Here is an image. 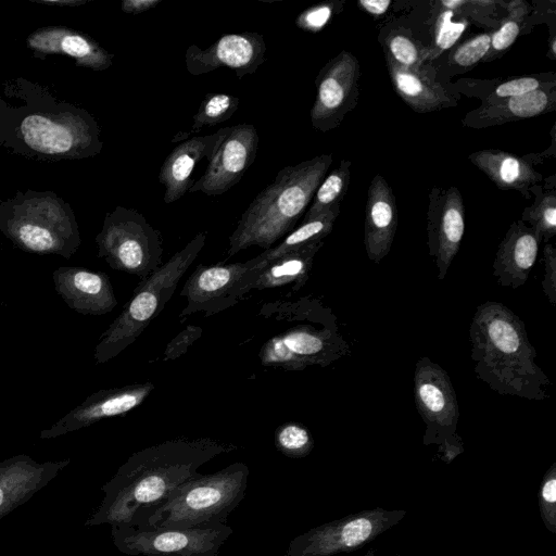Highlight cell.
Instances as JSON below:
<instances>
[{
	"label": "cell",
	"instance_id": "obj_1",
	"mask_svg": "<svg viewBox=\"0 0 556 556\" xmlns=\"http://www.w3.org/2000/svg\"><path fill=\"white\" fill-rule=\"evenodd\" d=\"M0 146L31 160L63 161L93 157L103 142L99 124L87 110L15 77L2 84Z\"/></svg>",
	"mask_w": 556,
	"mask_h": 556
},
{
	"label": "cell",
	"instance_id": "obj_2",
	"mask_svg": "<svg viewBox=\"0 0 556 556\" xmlns=\"http://www.w3.org/2000/svg\"><path fill=\"white\" fill-rule=\"evenodd\" d=\"M476 376L501 395L541 401L552 382L535 363L536 350L525 323L501 302L477 306L469 325Z\"/></svg>",
	"mask_w": 556,
	"mask_h": 556
},
{
	"label": "cell",
	"instance_id": "obj_3",
	"mask_svg": "<svg viewBox=\"0 0 556 556\" xmlns=\"http://www.w3.org/2000/svg\"><path fill=\"white\" fill-rule=\"evenodd\" d=\"M237 448L211 438H176L134 453L113 481L108 517L130 526L138 509L161 502L202 465Z\"/></svg>",
	"mask_w": 556,
	"mask_h": 556
},
{
	"label": "cell",
	"instance_id": "obj_4",
	"mask_svg": "<svg viewBox=\"0 0 556 556\" xmlns=\"http://www.w3.org/2000/svg\"><path fill=\"white\" fill-rule=\"evenodd\" d=\"M331 164L332 154H321L280 169L242 213L229 237L227 255L253 245L268 250L290 233Z\"/></svg>",
	"mask_w": 556,
	"mask_h": 556
},
{
	"label": "cell",
	"instance_id": "obj_5",
	"mask_svg": "<svg viewBox=\"0 0 556 556\" xmlns=\"http://www.w3.org/2000/svg\"><path fill=\"white\" fill-rule=\"evenodd\" d=\"M250 469L236 462L214 472L198 473L161 502L138 509L128 527L137 529L192 528L227 523L245 496Z\"/></svg>",
	"mask_w": 556,
	"mask_h": 556
},
{
	"label": "cell",
	"instance_id": "obj_6",
	"mask_svg": "<svg viewBox=\"0 0 556 556\" xmlns=\"http://www.w3.org/2000/svg\"><path fill=\"white\" fill-rule=\"evenodd\" d=\"M0 231L24 252L66 260L81 243L73 208L50 190L17 191L0 201Z\"/></svg>",
	"mask_w": 556,
	"mask_h": 556
},
{
	"label": "cell",
	"instance_id": "obj_7",
	"mask_svg": "<svg viewBox=\"0 0 556 556\" xmlns=\"http://www.w3.org/2000/svg\"><path fill=\"white\" fill-rule=\"evenodd\" d=\"M205 241L206 232L197 233L159 269L139 281L119 315L100 336L93 351L97 364H104L121 354L157 317Z\"/></svg>",
	"mask_w": 556,
	"mask_h": 556
},
{
	"label": "cell",
	"instance_id": "obj_8",
	"mask_svg": "<svg viewBox=\"0 0 556 556\" xmlns=\"http://www.w3.org/2000/svg\"><path fill=\"white\" fill-rule=\"evenodd\" d=\"M98 257L115 270L148 278L163 264V239L135 208L116 206L106 213L96 236Z\"/></svg>",
	"mask_w": 556,
	"mask_h": 556
},
{
	"label": "cell",
	"instance_id": "obj_9",
	"mask_svg": "<svg viewBox=\"0 0 556 556\" xmlns=\"http://www.w3.org/2000/svg\"><path fill=\"white\" fill-rule=\"evenodd\" d=\"M407 511L381 507L352 513L293 538L286 556H334L362 548L401 522Z\"/></svg>",
	"mask_w": 556,
	"mask_h": 556
},
{
	"label": "cell",
	"instance_id": "obj_10",
	"mask_svg": "<svg viewBox=\"0 0 556 556\" xmlns=\"http://www.w3.org/2000/svg\"><path fill=\"white\" fill-rule=\"evenodd\" d=\"M232 532L227 523L160 529L121 526L116 540L121 551L135 556H218Z\"/></svg>",
	"mask_w": 556,
	"mask_h": 556
},
{
	"label": "cell",
	"instance_id": "obj_11",
	"mask_svg": "<svg viewBox=\"0 0 556 556\" xmlns=\"http://www.w3.org/2000/svg\"><path fill=\"white\" fill-rule=\"evenodd\" d=\"M255 258L230 264H200L186 280L180 296L187 304L179 313L180 321L194 314L206 317L230 308L252 290L258 271Z\"/></svg>",
	"mask_w": 556,
	"mask_h": 556
},
{
	"label": "cell",
	"instance_id": "obj_12",
	"mask_svg": "<svg viewBox=\"0 0 556 556\" xmlns=\"http://www.w3.org/2000/svg\"><path fill=\"white\" fill-rule=\"evenodd\" d=\"M414 400L425 424L424 445H439L456 433L459 405L446 370L427 356L414 370Z\"/></svg>",
	"mask_w": 556,
	"mask_h": 556
},
{
	"label": "cell",
	"instance_id": "obj_13",
	"mask_svg": "<svg viewBox=\"0 0 556 556\" xmlns=\"http://www.w3.org/2000/svg\"><path fill=\"white\" fill-rule=\"evenodd\" d=\"M359 77L358 60L345 50L323 66L315 79L316 97L309 113L316 130L337 128L357 105Z\"/></svg>",
	"mask_w": 556,
	"mask_h": 556
},
{
	"label": "cell",
	"instance_id": "obj_14",
	"mask_svg": "<svg viewBox=\"0 0 556 556\" xmlns=\"http://www.w3.org/2000/svg\"><path fill=\"white\" fill-rule=\"evenodd\" d=\"M465 232V206L460 191L452 186L433 187L427 210V245L438 268V279L446 277Z\"/></svg>",
	"mask_w": 556,
	"mask_h": 556
},
{
	"label": "cell",
	"instance_id": "obj_15",
	"mask_svg": "<svg viewBox=\"0 0 556 556\" xmlns=\"http://www.w3.org/2000/svg\"><path fill=\"white\" fill-rule=\"evenodd\" d=\"M258 134L251 124L230 127L203 175L193 182L189 192L219 195L239 182L253 164L258 148Z\"/></svg>",
	"mask_w": 556,
	"mask_h": 556
},
{
	"label": "cell",
	"instance_id": "obj_16",
	"mask_svg": "<svg viewBox=\"0 0 556 556\" xmlns=\"http://www.w3.org/2000/svg\"><path fill=\"white\" fill-rule=\"evenodd\" d=\"M265 40L258 33L225 34L204 50L189 46L185 62L187 71L194 76L227 67L241 79L257 71L265 61Z\"/></svg>",
	"mask_w": 556,
	"mask_h": 556
},
{
	"label": "cell",
	"instance_id": "obj_17",
	"mask_svg": "<svg viewBox=\"0 0 556 556\" xmlns=\"http://www.w3.org/2000/svg\"><path fill=\"white\" fill-rule=\"evenodd\" d=\"M154 383L147 381L122 387L101 389L67 412L41 438H53L88 427L102 419L125 416L140 406L154 390Z\"/></svg>",
	"mask_w": 556,
	"mask_h": 556
},
{
	"label": "cell",
	"instance_id": "obj_18",
	"mask_svg": "<svg viewBox=\"0 0 556 556\" xmlns=\"http://www.w3.org/2000/svg\"><path fill=\"white\" fill-rule=\"evenodd\" d=\"M279 336L308 366L326 367L350 353V346L339 332L337 318L329 307L308 323L290 327Z\"/></svg>",
	"mask_w": 556,
	"mask_h": 556
},
{
	"label": "cell",
	"instance_id": "obj_19",
	"mask_svg": "<svg viewBox=\"0 0 556 556\" xmlns=\"http://www.w3.org/2000/svg\"><path fill=\"white\" fill-rule=\"evenodd\" d=\"M52 280L58 295L81 315H104L117 305L110 277L103 271L61 266L52 273Z\"/></svg>",
	"mask_w": 556,
	"mask_h": 556
},
{
	"label": "cell",
	"instance_id": "obj_20",
	"mask_svg": "<svg viewBox=\"0 0 556 556\" xmlns=\"http://www.w3.org/2000/svg\"><path fill=\"white\" fill-rule=\"evenodd\" d=\"M26 47L38 59L47 55H65L79 67L104 71L113 64L114 54L105 50L92 37L65 26H45L33 31Z\"/></svg>",
	"mask_w": 556,
	"mask_h": 556
},
{
	"label": "cell",
	"instance_id": "obj_21",
	"mask_svg": "<svg viewBox=\"0 0 556 556\" xmlns=\"http://www.w3.org/2000/svg\"><path fill=\"white\" fill-rule=\"evenodd\" d=\"M397 222L393 190L384 177L378 174L370 181L365 206L364 247L371 262L379 264L389 254Z\"/></svg>",
	"mask_w": 556,
	"mask_h": 556
},
{
	"label": "cell",
	"instance_id": "obj_22",
	"mask_svg": "<svg viewBox=\"0 0 556 556\" xmlns=\"http://www.w3.org/2000/svg\"><path fill=\"white\" fill-rule=\"evenodd\" d=\"M230 127H224L211 135L190 138L167 155L159 173V180L165 187V203H173L189 191L195 181L191 175L197 164L203 159L211 160L229 134Z\"/></svg>",
	"mask_w": 556,
	"mask_h": 556
},
{
	"label": "cell",
	"instance_id": "obj_23",
	"mask_svg": "<svg viewBox=\"0 0 556 556\" xmlns=\"http://www.w3.org/2000/svg\"><path fill=\"white\" fill-rule=\"evenodd\" d=\"M541 239L533 229L515 220L501 241L493 261V276L502 287L523 286L536 262Z\"/></svg>",
	"mask_w": 556,
	"mask_h": 556
},
{
	"label": "cell",
	"instance_id": "obj_24",
	"mask_svg": "<svg viewBox=\"0 0 556 556\" xmlns=\"http://www.w3.org/2000/svg\"><path fill=\"white\" fill-rule=\"evenodd\" d=\"M556 109V85L525 96L508 98L493 103H482L463 118L464 126L481 129L525 118H531Z\"/></svg>",
	"mask_w": 556,
	"mask_h": 556
},
{
	"label": "cell",
	"instance_id": "obj_25",
	"mask_svg": "<svg viewBox=\"0 0 556 556\" xmlns=\"http://www.w3.org/2000/svg\"><path fill=\"white\" fill-rule=\"evenodd\" d=\"M468 160L501 190L531 197L530 188L539 185L543 176L534 169L530 155L518 156L498 149H483L471 153Z\"/></svg>",
	"mask_w": 556,
	"mask_h": 556
},
{
	"label": "cell",
	"instance_id": "obj_26",
	"mask_svg": "<svg viewBox=\"0 0 556 556\" xmlns=\"http://www.w3.org/2000/svg\"><path fill=\"white\" fill-rule=\"evenodd\" d=\"M386 60L395 92L415 112L429 113L457 104L453 94L425 70H407Z\"/></svg>",
	"mask_w": 556,
	"mask_h": 556
},
{
	"label": "cell",
	"instance_id": "obj_27",
	"mask_svg": "<svg viewBox=\"0 0 556 556\" xmlns=\"http://www.w3.org/2000/svg\"><path fill=\"white\" fill-rule=\"evenodd\" d=\"M323 245V241L306 244L255 269L258 275L252 290L261 291L282 286H291L292 291L300 290L307 282L315 255Z\"/></svg>",
	"mask_w": 556,
	"mask_h": 556
},
{
	"label": "cell",
	"instance_id": "obj_28",
	"mask_svg": "<svg viewBox=\"0 0 556 556\" xmlns=\"http://www.w3.org/2000/svg\"><path fill=\"white\" fill-rule=\"evenodd\" d=\"M339 213L340 205L320 215L303 218L301 225L288 233L279 244L255 256L256 265L253 268L258 269L290 251L313 242L323 241L332 231Z\"/></svg>",
	"mask_w": 556,
	"mask_h": 556
},
{
	"label": "cell",
	"instance_id": "obj_29",
	"mask_svg": "<svg viewBox=\"0 0 556 556\" xmlns=\"http://www.w3.org/2000/svg\"><path fill=\"white\" fill-rule=\"evenodd\" d=\"M530 193L534 194V201L523 210L520 220L548 243L556 235V191L554 187L543 189L539 184L530 188Z\"/></svg>",
	"mask_w": 556,
	"mask_h": 556
},
{
	"label": "cell",
	"instance_id": "obj_30",
	"mask_svg": "<svg viewBox=\"0 0 556 556\" xmlns=\"http://www.w3.org/2000/svg\"><path fill=\"white\" fill-rule=\"evenodd\" d=\"M351 161L341 160L319 184L303 218H309L339 206L343 200L351 178Z\"/></svg>",
	"mask_w": 556,
	"mask_h": 556
},
{
	"label": "cell",
	"instance_id": "obj_31",
	"mask_svg": "<svg viewBox=\"0 0 556 556\" xmlns=\"http://www.w3.org/2000/svg\"><path fill=\"white\" fill-rule=\"evenodd\" d=\"M383 49L386 59L407 70H420L424 61L428 60V48L403 29L390 31L383 41Z\"/></svg>",
	"mask_w": 556,
	"mask_h": 556
},
{
	"label": "cell",
	"instance_id": "obj_32",
	"mask_svg": "<svg viewBox=\"0 0 556 556\" xmlns=\"http://www.w3.org/2000/svg\"><path fill=\"white\" fill-rule=\"evenodd\" d=\"M240 105L239 98L228 93H207L192 119L190 134L229 119Z\"/></svg>",
	"mask_w": 556,
	"mask_h": 556
},
{
	"label": "cell",
	"instance_id": "obj_33",
	"mask_svg": "<svg viewBox=\"0 0 556 556\" xmlns=\"http://www.w3.org/2000/svg\"><path fill=\"white\" fill-rule=\"evenodd\" d=\"M274 443L276 448L289 458L306 457L314 448L311 431L296 421H287L277 427Z\"/></svg>",
	"mask_w": 556,
	"mask_h": 556
},
{
	"label": "cell",
	"instance_id": "obj_34",
	"mask_svg": "<svg viewBox=\"0 0 556 556\" xmlns=\"http://www.w3.org/2000/svg\"><path fill=\"white\" fill-rule=\"evenodd\" d=\"M455 13L443 10L435 22L433 46L428 48V60L439 56L443 51L451 49L468 27L465 18L455 20Z\"/></svg>",
	"mask_w": 556,
	"mask_h": 556
},
{
	"label": "cell",
	"instance_id": "obj_35",
	"mask_svg": "<svg viewBox=\"0 0 556 556\" xmlns=\"http://www.w3.org/2000/svg\"><path fill=\"white\" fill-rule=\"evenodd\" d=\"M556 85L555 75H529L511 78L498 84L483 103L528 94L544 87Z\"/></svg>",
	"mask_w": 556,
	"mask_h": 556
},
{
	"label": "cell",
	"instance_id": "obj_36",
	"mask_svg": "<svg viewBox=\"0 0 556 556\" xmlns=\"http://www.w3.org/2000/svg\"><path fill=\"white\" fill-rule=\"evenodd\" d=\"M263 366L285 370H304L308 365L295 355L282 341L279 334L269 338L258 353Z\"/></svg>",
	"mask_w": 556,
	"mask_h": 556
},
{
	"label": "cell",
	"instance_id": "obj_37",
	"mask_svg": "<svg viewBox=\"0 0 556 556\" xmlns=\"http://www.w3.org/2000/svg\"><path fill=\"white\" fill-rule=\"evenodd\" d=\"M509 15L503 21L497 30L491 34L489 53L490 59L497 52L506 51L517 39L520 31V22L525 14L523 2L515 1L509 3Z\"/></svg>",
	"mask_w": 556,
	"mask_h": 556
},
{
	"label": "cell",
	"instance_id": "obj_38",
	"mask_svg": "<svg viewBox=\"0 0 556 556\" xmlns=\"http://www.w3.org/2000/svg\"><path fill=\"white\" fill-rule=\"evenodd\" d=\"M540 517L551 533H556V462L545 471L538 493Z\"/></svg>",
	"mask_w": 556,
	"mask_h": 556
},
{
	"label": "cell",
	"instance_id": "obj_39",
	"mask_svg": "<svg viewBox=\"0 0 556 556\" xmlns=\"http://www.w3.org/2000/svg\"><path fill=\"white\" fill-rule=\"evenodd\" d=\"M491 34L477 35L457 46L448 55V62L458 67L468 68L484 60L489 53Z\"/></svg>",
	"mask_w": 556,
	"mask_h": 556
},
{
	"label": "cell",
	"instance_id": "obj_40",
	"mask_svg": "<svg viewBox=\"0 0 556 556\" xmlns=\"http://www.w3.org/2000/svg\"><path fill=\"white\" fill-rule=\"evenodd\" d=\"M343 4L344 1H327L309 7L298 15L295 24L304 31L318 33L342 10Z\"/></svg>",
	"mask_w": 556,
	"mask_h": 556
},
{
	"label": "cell",
	"instance_id": "obj_41",
	"mask_svg": "<svg viewBox=\"0 0 556 556\" xmlns=\"http://www.w3.org/2000/svg\"><path fill=\"white\" fill-rule=\"evenodd\" d=\"M200 326L189 325L178 332L166 345L162 361H174L186 354L189 348L202 336Z\"/></svg>",
	"mask_w": 556,
	"mask_h": 556
},
{
	"label": "cell",
	"instance_id": "obj_42",
	"mask_svg": "<svg viewBox=\"0 0 556 556\" xmlns=\"http://www.w3.org/2000/svg\"><path fill=\"white\" fill-rule=\"evenodd\" d=\"M544 275L542 290L552 307L556 305V248L545 243L543 248Z\"/></svg>",
	"mask_w": 556,
	"mask_h": 556
},
{
	"label": "cell",
	"instance_id": "obj_43",
	"mask_svg": "<svg viewBox=\"0 0 556 556\" xmlns=\"http://www.w3.org/2000/svg\"><path fill=\"white\" fill-rule=\"evenodd\" d=\"M438 452L443 462L450 464L464 452L462 438L454 433L438 445Z\"/></svg>",
	"mask_w": 556,
	"mask_h": 556
},
{
	"label": "cell",
	"instance_id": "obj_44",
	"mask_svg": "<svg viewBox=\"0 0 556 556\" xmlns=\"http://www.w3.org/2000/svg\"><path fill=\"white\" fill-rule=\"evenodd\" d=\"M162 0H123L121 10L125 13L139 14L159 5Z\"/></svg>",
	"mask_w": 556,
	"mask_h": 556
},
{
	"label": "cell",
	"instance_id": "obj_45",
	"mask_svg": "<svg viewBox=\"0 0 556 556\" xmlns=\"http://www.w3.org/2000/svg\"><path fill=\"white\" fill-rule=\"evenodd\" d=\"M390 0H358V7L372 16L383 15L391 5Z\"/></svg>",
	"mask_w": 556,
	"mask_h": 556
},
{
	"label": "cell",
	"instance_id": "obj_46",
	"mask_svg": "<svg viewBox=\"0 0 556 556\" xmlns=\"http://www.w3.org/2000/svg\"><path fill=\"white\" fill-rule=\"evenodd\" d=\"M34 3H39L46 7H54V8H74L78 5H83L88 0H29Z\"/></svg>",
	"mask_w": 556,
	"mask_h": 556
},
{
	"label": "cell",
	"instance_id": "obj_47",
	"mask_svg": "<svg viewBox=\"0 0 556 556\" xmlns=\"http://www.w3.org/2000/svg\"><path fill=\"white\" fill-rule=\"evenodd\" d=\"M549 53H551V59L552 60H555V55H556V38L554 35L551 36L549 38Z\"/></svg>",
	"mask_w": 556,
	"mask_h": 556
},
{
	"label": "cell",
	"instance_id": "obj_48",
	"mask_svg": "<svg viewBox=\"0 0 556 556\" xmlns=\"http://www.w3.org/2000/svg\"><path fill=\"white\" fill-rule=\"evenodd\" d=\"M362 556H377V551L376 548H369L365 554H363ZM394 556H403V555H394Z\"/></svg>",
	"mask_w": 556,
	"mask_h": 556
},
{
	"label": "cell",
	"instance_id": "obj_49",
	"mask_svg": "<svg viewBox=\"0 0 556 556\" xmlns=\"http://www.w3.org/2000/svg\"><path fill=\"white\" fill-rule=\"evenodd\" d=\"M2 500H3V492H2V490L0 489V505H1V503H2Z\"/></svg>",
	"mask_w": 556,
	"mask_h": 556
},
{
	"label": "cell",
	"instance_id": "obj_50",
	"mask_svg": "<svg viewBox=\"0 0 556 556\" xmlns=\"http://www.w3.org/2000/svg\"><path fill=\"white\" fill-rule=\"evenodd\" d=\"M0 294H1V287H0Z\"/></svg>",
	"mask_w": 556,
	"mask_h": 556
},
{
	"label": "cell",
	"instance_id": "obj_51",
	"mask_svg": "<svg viewBox=\"0 0 556 556\" xmlns=\"http://www.w3.org/2000/svg\"><path fill=\"white\" fill-rule=\"evenodd\" d=\"M0 251H1V243H0Z\"/></svg>",
	"mask_w": 556,
	"mask_h": 556
}]
</instances>
